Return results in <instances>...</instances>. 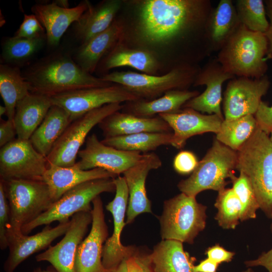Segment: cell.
Returning <instances> with one entry per match:
<instances>
[{
    "mask_svg": "<svg viewBox=\"0 0 272 272\" xmlns=\"http://www.w3.org/2000/svg\"><path fill=\"white\" fill-rule=\"evenodd\" d=\"M213 9L210 0L144 1L139 13L140 34L152 44L191 36L210 42L208 26Z\"/></svg>",
    "mask_w": 272,
    "mask_h": 272,
    "instance_id": "6da1fadb",
    "label": "cell"
},
{
    "mask_svg": "<svg viewBox=\"0 0 272 272\" xmlns=\"http://www.w3.org/2000/svg\"><path fill=\"white\" fill-rule=\"evenodd\" d=\"M23 74L31 93L52 96L74 90L113 84L83 70L71 55L56 52L34 63Z\"/></svg>",
    "mask_w": 272,
    "mask_h": 272,
    "instance_id": "7a4b0ae2",
    "label": "cell"
},
{
    "mask_svg": "<svg viewBox=\"0 0 272 272\" xmlns=\"http://www.w3.org/2000/svg\"><path fill=\"white\" fill-rule=\"evenodd\" d=\"M267 49L264 33L251 31L241 24L218 51L217 59L226 72L235 77L259 79L267 70Z\"/></svg>",
    "mask_w": 272,
    "mask_h": 272,
    "instance_id": "3957f363",
    "label": "cell"
},
{
    "mask_svg": "<svg viewBox=\"0 0 272 272\" xmlns=\"http://www.w3.org/2000/svg\"><path fill=\"white\" fill-rule=\"evenodd\" d=\"M236 169L248 177L259 209L272 220V142L258 126L237 151Z\"/></svg>",
    "mask_w": 272,
    "mask_h": 272,
    "instance_id": "277c9868",
    "label": "cell"
},
{
    "mask_svg": "<svg viewBox=\"0 0 272 272\" xmlns=\"http://www.w3.org/2000/svg\"><path fill=\"white\" fill-rule=\"evenodd\" d=\"M199 70L192 65L175 66L162 76L133 72H113L102 78L106 82L119 85L139 98L151 100L173 90H186L193 84Z\"/></svg>",
    "mask_w": 272,
    "mask_h": 272,
    "instance_id": "5b68a950",
    "label": "cell"
},
{
    "mask_svg": "<svg viewBox=\"0 0 272 272\" xmlns=\"http://www.w3.org/2000/svg\"><path fill=\"white\" fill-rule=\"evenodd\" d=\"M10 207V220L7 234L21 233L22 227L35 220L54 202L43 180H1Z\"/></svg>",
    "mask_w": 272,
    "mask_h": 272,
    "instance_id": "8992f818",
    "label": "cell"
},
{
    "mask_svg": "<svg viewBox=\"0 0 272 272\" xmlns=\"http://www.w3.org/2000/svg\"><path fill=\"white\" fill-rule=\"evenodd\" d=\"M237 152L220 143L216 138L212 147L190 176L181 180L177 187L181 192L195 197L200 192L225 188L233 170L236 168Z\"/></svg>",
    "mask_w": 272,
    "mask_h": 272,
    "instance_id": "52a82bcc",
    "label": "cell"
},
{
    "mask_svg": "<svg viewBox=\"0 0 272 272\" xmlns=\"http://www.w3.org/2000/svg\"><path fill=\"white\" fill-rule=\"evenodd\" d=\"M207 208L195 197L182 192L165 200L159 218L162 240L192 244L206 227Z\"/></svg>",
    "mask_w": 272,
    "mask_h": 272,
    "instance_id": "ba28073f",
    "label": "cell"
},
{
    "mask_svg": "<svg viewBox=\"0 0 272 272\" xmlns=\"http://www.w3.org/2000/svg\"><path fill=\"white\" fill-rule=\"evenodd\" d=\"M115 189L112 178L96 179L79 184L64 193L35 220L23 226L22 232L28 235L41 225L69 221L77 213L91 211V203L94 199L102 193L114 192Z\"/></svg>",
    "mask_w": 272,
    "mask_h": 272,
    "instance_id": "9c48e42d",
    "label": "cell"
},
{
    "mask_svg": "<svg viewBox=\"0 0 272 272\" xmlns=\"http://www.w3.org/2000/svg\"><path fill=\"white\" fill-rule=\"evenodd\" d=\"M121 103H111L92 110L73 121L54 144L46 157L48 164L62 167L75 164L80 149L91 130L104 118L121 110Z\"/></svg>",
    "mask_w": 272,
    "mask_h": 272,
    "instance_id": "30bf717a",
    "label": "cell"
},
{
    "mask_svg": "<svg viewBox=\"0 0 272 272\" xmlns=\"http://www.w3.org/2000/svg\"><path fill=\"white\" fill-rule=\"evenodd\" d=\"M52 105L64 109L72 121L86 113L111 103H121L140 100L121 86L84 88L50 97Z\"/></svg>",
    "mask_w": 272,
    "mask_h": 272,
    "instance_id": "8fae6325",
    "label": "cell"
},
{
    "mask_svg": "<svg viewBox=\"0 0 272 272\" xmlns=\"http://www.w3.org/2000/svg\"><path fill=\"white\" fill-rule=\"evenodd\" d=\"M47 166L46 157L34 148L29 140L15 139L1 148V180H42Z\"/></svg>",
    "mask_w": 272,
    "mask_h": 272,
    "instance_id": "7c38bea8",
    "label": "cell"
},
{
    "mask_svg": "<svg viewBox=\"0 0 272 272\" xmlns=\"http://www.w3.org/2000/svg\"><path fill=\"white\" fill-rule=\"evenodd\" d=\"M269 86L266 75L259 79L238 77L230 80L224 93V119L254 115Z\"/></svg>",
    "mask_w": 272,
    "mask_h": 272,
    "instance_id": "4fadbf2b",
    "label": "cell"
},
{
    "mask_svg": "<svg viewBox=\"0 0 272 272\" xmlns=\"http://www.w3.org/2000/svg\"><path fill=\"white\" fill-rule=\"evenodd\" d=\"M143 155L140 152L107 146L93 133L87 138L84 149L79 152L78 156L80 160L75 165L82 170L104 169L118 176L135 164Z\"/></svg>",
    "mask_w": 272,
    "mask_h": 272,
    "instance_id": "5bb4252c",
    "label": "cell"
},
{
    "mask_svg": "<svg viewBox=\"0 0 272 272\" xmlns=\"http://www.w3.org/2000/svg\"><path fill=\"white\" fill-rule=\"evenodd\" d=\"M70 221V226L62 239L35 256L37 261H47L58 272H76L77 251L92 224V211L77 213Z\"/></svg>",
    "mask_w": 272,
    "mask_h": 272,
    "instance_id": "9a60e30c",
    "label": "cell"
},
{
    "mask_svg": "<svg viewBox=\"0 0 272 272\" xmlns=\"http://www.w3.org/2000/svg\"><path fill=\"white\" fill-rule=\"evenodd\" d=\"M115 195L113 199L106 206L113 219V231L105 241L102 252V263L109 271L116 267L135 248L133 246H124L121 243L120 236L126 222L124 221L128 201V191L125 178L118 176L114 178Z\"/></svg>",
    "mask_w": 272,
    "mask_h": 272,
    "instance_id": "2e32d148",
    "label": "cell"
},
{
    "mask_svg": "<svg viewBox=\"0 0 272 272\" xmlns=\"http://www.w3.org/2000/svg\"><path fill=\"white\" fill-rule=\"evenodd\" d=\"M92 203L91 229L78 246L75 259L76 272H108L102 263L103 248L108 238V230L100 196L94 199Z\"/></svg>",
    "mask_w": 272,
    "mask_h": 272,
    "instance_id": "e0dca14e",
    "label": "cell"
},
{
    "mask_svg": "<svg viewBox=\"0 0 272 272\" xmlns=\"http://www.w3.org/2000/svg\"><path fill=\"white\" fill-rule=\"evenodd\" d=\"M235 76L226 72L217 58L211 59L197 73L193 86L205 85L203 93L187 101L183 108H192L198 112L215 114L224 119L221 109L223 83Z\"/></svg>",
    "mask_w": 272,
    "mask_h": 272,
    "instance_id": "ac0fdd59",
    "label": "cell"
},
{
    "mask_svg": "<svg viewBox=\"0 0 272 272\" xmlns=\"http://www.w3.org/2000/svg\"><path fill=\"white\" fill-rule=\"evenodd\" d=\"M160 157L155 153L143 154L135 164L123 173L128 191L126 224L131 223L142 213H152L151 202L146 189V180L150 171L162 166Z\"/></svg>",
    "mask_w": 272,
    "mask_h": 272,
    "instance_id": "d6986e66",
    "label": "cell"
},
{
    "mask_svg": "<svg viewBox=\"0 0 272 272\" xmlns=\"http://www.w3.org/2000/svg\"><path fill=\"white\" fill-rule=\"evenodd\" d=\"M70 224V220L59 223L55 227L45 225L41 231L31 236L22 232L8 234L9 253L4 265L5 271L14 272L29 256L49 247L55 239L65 234Z\"/></svg>",
    "mask_w": 272,
    "mask_h": 272,
    "instance_id": "ffe728a7",
    "label": "cell"
},
{
    "mask_svg": "<svg viewBox=\"0 0 272 272\" xmlns=\"http://www.w3.org/2000/svg\"><path fill=\"white\" fill-rule=\"evenodd\" d=\"M158 115L172 129L171 145L177 149L183 147L187 140L193 136L209 132L217 134L224 120L216 114L206 115L190 108H183L176 113Z\"/></svg>",
    "mask_w": 272,
    "mask_h": 272,
    "instance_id": "44dd1931",
    "label": "cell"
},
{
    "mask_svg": "<svg viewBox=\"0 0 272 272\" xmlns=\"http://www.w3.org/2000/svg\"><path fill=\"white\" fill-rule=\"evenodd\" d=\"M89 2H81L78 5L65 8L56 2L37 3L31 11L45 30L46 42L50 46H57L69 26L76 22L88 7Z\"/></svg>",
    "mask_w": 272,
    "mask_h": 272,
    "instance_id": "7402d4cb",
    "label": "cell"
},
{
    "mask_svg": "<svg viewBox=\"0 0 272 272\" xmlns=\"http://www.w3.org/2000/svg\"><path fill=\"white\" fill-rule=\"evenodd\" d=\"M116 177L100 168L82 170L75 164L70 167H62L48 164L42 180L48 186L52 199L55 202L66 191L83 183L96 179Z\"/></svg>",
    "mask_w": 272,
    "mask_h": 272,
    "instance_id": "603a6c76",
    "label": "cell"
},
{
    "mask_svg": "<svg viewBox=\"0 0 272 272\" xmlns=\"http://www.w3.org/2000/svg\"><path fill=\"white\" fill-rule=\"evenodd\" d=\"M123 35L122 24L115 20L106 30L81 44L73 58L83 70L92 74L101 60L123 40Z\"/></svg>",
    "mask_w": 272,
    "mask_h": 272,
    "instance_id": "cb8c5ba5",
    "label": "cell"
},
{
    "mask_svg": "<svg viewBox=\"0 0 272 272\" xmlns=\"http://www.w3.org/2000/svg\"><path fill=\"white\" fill-rule=\"evenodd\" d=\"M98 126L104 138L143 132H172L167 122L159 115L151 118H144L120 110L106 117Z\"/></svg>",
    "mask_w": 272,
    "mask_h": 272,
    "instance_id": "d4e9b609",
    "label": "cell"
},
{
    "mask_svg": "<svg viewBox=\"0 0 272 272\" xmlns=\"http://www.w3.org/2000/svg\"><path fill=\"white\" fill-rule=\"evenodd\" d=\"M121 7L118 0H109L93 6L89 2L88 8L74 25L76 38L82 44L106 30L115 20Z\"/></svg>",
    "mask_w": 272,
    "mask_h": 272,
    "instance_id": "484cf974",
    "label": "cell"
},
{
    "mask_svg": "<svg viewBox=\"0 0 272 272\" xmlns=\"http://www.w3.org/2000/svg\"><path fill=\"white\" fill-rule=\"evenodd\" d=\"M198 95L199 92L196 90H173L153 100L126 102L121 110L144 118L155 117L157 114L176 113L187 101Z\"/></svg>",
    "mask_w": 272,
    "mask_h": 272,
    "instance_id": "4316f807",
    "label": "cell"
},
{
    "mask_svg": "<svg viewBox=\"0 0 272 272\" xmlns=\"http://www.w3.org/2000/svg\"><path fill=\"white\" fill-rule=\"evenodd\" d=\"M52 105L49 96L33 93L19 101L13 119L17 139L29 140Z\"/></svg>",
    "mask_w": 272,
    "mask_h": 272,
    "instance_id": "83f0119b",
    "label": "cell"
},
{
    "mask_svg": "<svg viewBox=\"0 0 272 272\" xmlns=\"http://www.w3.org/2000/svg\"><path fill=\"white\" fill-rule=\"evenodd\" d=\"M150 258L155 272H194L196 258L179 241L162 240L155 246Z\"/></svg>",
    "mask_w": 272,
    "mask_h": 272,
    "instance_id": "f1b7e54d",
    "label": "cell"
},
{
    "mask_svg": "<svg viewBox=\"0 0 272 272\" xmlns=\"http://www.w3.org/2000/svg\"><path fill=\"white\" fill-rule=\"evenodd\" d=\"M102 71L123 66H128L154 75L159 65L155 55L147 50L130 48L119 42L100 62L98 66Z\"/></svg>",
    "mask_w": 272,
    "mask_h": 272,
    "instance_id": "f546056e",
    "label": "cell"
},
{
    "mask_svg": "<svg viewBox=\"0 0 272 272\" xmlns=\"http://www.w3.org/2000/svg\"><path fill=\"white\" fill-rule=\"evenodd\" d=\"M72 122L69 114L64 109L52 105L29 140L39 153L47 157Z\"/></svg>",
    "mask_w": 272,
    "mask_h": 272,
    "instance_id": "4dcf8cb0",
    "label": "cell"
},
{
    "mask_svg": "<svg viewBox=\"0 0 272 272\" xmlns=\"http://www.w3.org/2000/svg\"><path fill=\"white\" fill-rule=\"evenodd\" d=\"M241 23L231 0H221L214 8L208 22L209 39L213 52L219 51Z\"/></svg>",
    "mask_w": 272,
    "mask_h": 272,
    "instance_id": "1f68e13d",
    "label": "cell"
},
{
    "mask_svg": "<svg viewBox=\"0 0 272 272\" xmlns=\"http://www.w3.org/2000/svg\"><path fill=\"white\" fill-rule=\"evenodd\" d=\"M31 93L30 87L18 66L0 64V94L8 119L13 120L18 102Z\"/></svg>",
    "mask_w": 272,
    "mask_h": 272,
    "instance_id": "d6a6232c",
    "label": "cell"
},
{
    "mask_svg": "<svg viewBox=\"0 0 272 272\" xmlns=\"http://www.w3.org/2000/svg\"><path fill=\"white\" fill-rule=\"evenodd\" d=\"M172 135V132H143L106 138L101 140V142L107 146L119 150L146 154L156 150L160 146L171 145Z\"/></svg>",
    "mask_w": 272,
    "mask_h": 272,
    "instance_id": "836d02e7",
    "label": "cell"
},
{
    "mask_svg": "<svg viewBox=\"0 0 272 272\" xmlns=\"http://www.w3.org/2000/svg\"><path fill=\"white\" fill-rule=\"evenodd\" d=\"M258 127L254 115H248L233 120L224 119L216 139L238 151L250 138Z\"/></svg>",
    "mask_w": 272,
    "mask_h": 272,
    "instance_id": "e575fe53",
    "label": "cell"
},
{
    "mask_svg": "<svg viewBox=\"0 0 272 272\" xmlns=\"http://www.w3.org/2000/svg\"><path fill=\"white\" fill-rule=\"evenodd\" d=\"M46 36L25 38L13 36L7 38L3 43V62L13 65L26 61L43 46Z\"/></svg>",
    "mask_w": 272,
    "mask_h": 272,
    "instance_id": "d590c367",
    "label": "cell"
},
{
    "mask_svg": "<svg viewBox=\"0 0 272 272\" xmlns=\"http://www.w3.org/2000/svg\"><path fill=\"white\" fill-rule=\"evenodd\" d=\"M214 205L218 210L215 219L219 226L224 229H234L240 221L242 207L233 188L219 191Z\"/></svg>",
    "mask_w": 272,
    "mask_h": 272,
    "instance_id": "8d00e7d4",
    "label": "cell"
},
{
    "mask_svg": "<svg viewBox=\"0 0 272 272\" xmlns=\"http://www.w3.org/2000/svg\"><path fill=\"white\" fill-rule=\"evenodd\" d=\"M235 7L240 23L249 30L265 33L268 29L264 4L262 0H237Z\"/></svg>",
    "mask_w": 272,
    "mask_h": 272,
    "instance_id": "74e56055",
    "label": "cell"
},
{
    "mask_svg": "<svg viewBox=\"0 0 272 272\" xmlns=\"http://www.w3.org/2000/svg\"><path fill=\"white\" fill-rule=\"evenodd\" d=\"M239 173L238 177L232 173L230 179L233 184L232 188L242 205L240 221L243 222L255 219L259 206L250 180L244 173Z\"/></svg>",
    "mask_w": 272,
    "mask_h": 272,
    "instance_id": "f35d334b",
    "label": "cell"
},
{
    "mask_svg": "<svg viewBox=\"0 0 272 272\" xmlns=\"http://www.w3.org/2000/svg\"><path fill=\"white\" fill-rule=\"evenodd\" d=\"M108 272H155L151 264L150 253L135 247L116 267Z\"/></svg>",
    "mask_w": 272,
    "mask_h": 272,
    "instance_id": "ab89813d",
    "label": "cell"
},
{
    "mask_svg": "<svg viewBox=\"0 0 272 272\" xmlns=\"http://www.w3.org/2000/svg\"><path fill=\"white\" fill-rule=\"evenodd\" d=\"M14 36L25 38H35L46 36L45 30L34 14L25 15L22 23Z\"/></svg>",
    "mask_w": 272,
    "mask_h": 272,
    "instance_id": "60d3db41",
    "label": "cell"
},
{
    "mask_svg": "<svg viewBox=\"0 0 272 272\" xmlns=\"http://www.w3.org/2000/svg\"><path fill=\"white\" fill-rule=\"evenodd\" d=\"M10 207L3 182L0 181V248L9 246L7 231L10 224Z\"/></svg>",
    "mask_w": 272,
    "mask_h": 272,
    "instance_id": "b9f144b4",
    "label": "cell"
},
{
    "mask_svg": "<svg viewBox=\"0 0 272 272\" xmlns=\"http://www.w3.org/2000/svg\"><path fill=\"white\" fill-rule=\"evenodd\" d=\"M198 162L196 156L192 152L181 151L175 156L173 167L177 173L188 174L194 171Z\"/></svg>",
    "mask_w": 272,
    "mask_h": 272,
    "instance_id": "7bdbcfd3",
    "label": "cell"
},
{
    "mask_svg": "<svg viewBox=\"0 0 272 272\" xmlns=\"http://www.w3.org/2000/svg\"><path fill=\"white\" fill-rule=\"evenodd\" d=\"M254 117L259 128L269 135L272 131V106L261 101Z\"/></svg>",
    "mask_w": 272,
    "mask_h": 272,
    "instance_id": "ee69618b",
    "label": "cell"
},
{
    "mask_svg": "<svg viewBox=\"0 0 272 272\" xmlns=\"http://www.w3.org/2000/svg\"><path fill=\"white\" fill-rule=\"evenodd\" d=\"M205 254L207 257L219 265L223 262H230L234 258L235 253L227 250L219 244H216L207 249Z\"/></svg>",
    "mask_w": 272,
    "mask_h": 272,
    "instance_id": "f6af8a7d",
    "label": "cell"
},
{
    "mask_svg": "<svg viewBox=\"0 0 272 272\" xmlns=\"http://www.w3.org/2000/svg\"><path fill=\"white\" fill-rule=\"evenodd\" d=\"M17 131L13 120H1L0 147L1 148L14 140Z\"/></svg>",
    "mask_w": 272,
    "mask_h": 272,
    "instance_id": "bcb514c9",
    "label": "cell"
},
{
    "mask_svg": "<svg viewBox=\"0 0 272 272\" xmlns=\"http://www.w3.org/2000/svg\"><path fill=\"white\" fill-rule=\"evenodd\" d=\"M270 229L272 233V223ZM244 263L247 267L261 266L266 268L268 272H272V248L267 252H262L257 258L246 260Z\"/></svg>",
    "mask_w": 272,
    "mask_h": 272,
    "instance_id": "7dc6e473",
    "label": "cell"
},
{
    "mask_svg": "<svg viewBox=\"0 0 272 272\" xmlns=\"http://www.w3.org/2000/svg\"><path fill=\"white\" fill-rule=\"evenodd\" d=\"M264 3L266 14L269 19V28L264 33L268 41V49L265 57V60L267 61L272 58V0L265 1Z\"/></svg>",
    "mask_w": 272,
    "mask_h": 272,
    "instance_id": "c3c4849f",
    "label": "cell"
},
{
    "mask_svg": "<svg viewBox=\"0 0 272 272\" xmlns=\"http://www.w3.org/2000/svg\"><path fill=\"white\" fill-rule=\"evenodd\" d=\"M219 264L209 258L201 260L193 268L194 272H217Z\"/></svg>",
    "mask_w": 272,
    "mask_h": 272,
    "instance_id": "681fc988",
    "label": "cell"
},
{
    "mask_svg": "<svg viewBox=\"0 0 272 272\" xmlns=\"http://www.w3.org/2000/svg\"><path fill=\"white\" fill-rule=\"evenodd\" d=\"M33 272H58L55 268L52 266H48L46 269H42L41 267H37L34 269Z\"/></svg>",
    "mask_w": 272,
    "mask_h": 272,
    "instance_id": "f907efd6",
    "label": "cell"
},
{
    "mask_svg": "<svg viewBox=\"0 0 272 272\" xmlns=\"http://www.w3.org/2000/svg\"><path fill=\"white\" fill-rule=\"evenodd\" d=\"M7 114V109L5 106H0V116L1 117L4 114L6 115Z\"/></svg>",
    "mask_w": 272,
    "mask_h": 272,
    "instance_id": "816d5d0a",
    "label": "cell"
},
{
    "mask_svg": "<svg viewBox=\"0 0 272 272\" xmlns=\"http://www.w3.org/2000/svg\"><path fill=\"white\" fill-rule=\"evenodd\" d=\"M242 272H254V271L252 269L251 267H248L247 269L242 271Z\"/></svg>",
    "mask_w": 272,
    "mask_h": 272,
    "instance_id": "f5cc1de1",
    "label": "cell"
},
{
    "mask_svg": "<svg viewBox=\"0 0 272 272\" xmlns=\"http://www.w3.org/2000/svg\"><path fill=\"white\" fill-rule=\"evenodd\" d=\"M270 137L269 136V139H270V141L272 142V131L270 133Z\"/></svg>",
    "mask_w": 272,
    "mask_h": 272,
    "instance_id": "db71d44e",
    "label": "cell"
}]
</instances>
